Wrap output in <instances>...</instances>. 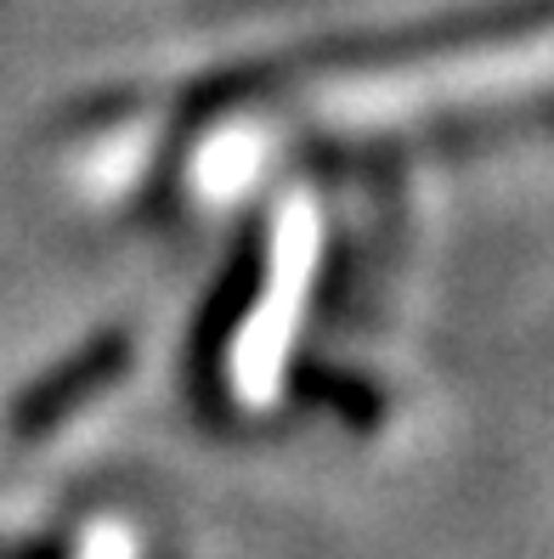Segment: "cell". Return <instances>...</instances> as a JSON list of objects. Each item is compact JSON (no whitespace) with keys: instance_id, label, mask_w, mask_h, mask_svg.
Masks as SVG:
<instances>
[{"instance_id":"6da1fadb","label":"cell","mask_w":554,"mask_h":559,"mask_svg":"<svg viewBox=\"0 0 554 559\" xmlns=\"http://www.w3.org/2000/svg\"><path fill=\"white\" fill-rule=\"evenodd\" d=\"M130 368V334L125 328H103V334H91L69 361H57L51 373H40L35 384L17 396L12 407V430L17 436H46L57 430L69 413H80L91 396H103V390Z\"/></svg>"},{"instance_id":"7a4b0ae2","label":"cell","mask_w":554,"mask_h":559,"mask_svg":"<svg viewBox=\"0 0 554 559\" xmlns=\"http://www.w3.org/2000/svg\"><path fill=\"white\" fill-rule=\"evenodd\" d=\"M267 260H272L267 226H249L238 254L226 260V272H221V283L210 294V306L199 311V322H192V368H199V373H210L215 361L233 350L238 328L249 322V311L260 300V283H267Z\"/></svg>"},{"instance_id":"3957f363","label":"cell","mask_w":554,"mask_h":559,"mask_svg":"<svg viewBox=\"0 0 554 559\" xmlns=\"http://www.w3.org/2000/svg\"><path fill=\"white\" fill-rule=\"evenodd\" d=\"M295 396L340 413L351 430H374L385 418V390L363 373H345V368H317V361H306V368H295Z\"/></svg>"}]
</instances>
